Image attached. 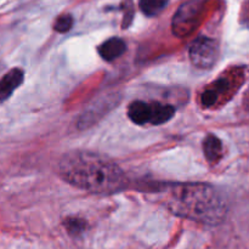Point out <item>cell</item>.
I'll use <instances>...</instances> for the list:
<instances>
[{"label":"cell","mask_w":249,"mask_h":249,"mask_svg":"<svg viewBox=\"0 0 249 249\" xmlns=\"http://www.w3.org/2000/svg\"><path fill=\"white\" fill-rule=\"evenodd\" d=\"M147 195L174 215L206 225L223 223L228 213L224 197L208 184H162L148 190Z\"/></svg>","instance_id":"1"},{"label":"cell","mask_w":249,"mask_h":249,"mask_svg":"<svg viewBox=\"0 0 249 249\" xmlns=\"http://www.w3.org/2000/svg\"><path fill=\"white\" fill-rule=\"evenodd\" d=\"M63 181L91 194H114L128 186L123 170L109 158L89 151L66 153L58 163Z\"/></svg>","instance_id":"2"},{"label":"cell","mask_w":249,"mask_h":249,"mask_svg":"<svg viewBox=\"0 0 249 249\" xmlns=\"http://www.w3.org/2000/svg\"><path fill=\"white\" fill-rule=\"evenodd\" d=\"M175 108L172 105L160 102L134 101L128 107V117L138 125H160L174 117Z\"/></svg>","instance_id":"3"},{"label":"cell","mask_w":249,"mask_h":249,"mask_svg":"<svg viewBox=\"0 0 249 249\" xmlns=\"http://www.w3.org/2000/svg\"><path fill=\"white\" fill-rule=\"evenodd\" d=\"M204 9L203 0H187L178 9L172 21L173 33L184 38L197 28Z\"/></svg>","instance_id":"4"},{"label":"cell","mask_w":249,"mask_h":249,"mask_svg":"<svg viewBox=\"0 0 249 249\" xmlns=\"http://www.w3.org/2000/svg\"><path fill=\"white\" fill-rule=\"evenodd\" d=\"M190 60L197 68L208 70L216 63L219 57V44L208 36H198L190 46Z\"/></svg>","instance_id":"5"},{"label":"cell","mask_w":249,"mask_h":249,"mask_svg":"<svg viewBox=\"0 0 249 249\" xmlns=\"http://www.w3.org/2000/svg\"><path fill=\"white\" fill-rule=\"evenodd\" d=\"M233 88V82L231 77H220L218 80L209 85L207 89L201 94V104L204 107H213L223 99L224 96L229 95L230 90Z\"/></svg>","instance_id":"6"},{"label":"cell","mask_w":249,"mask_h":249,"mask_svg":"<svg viewBox=\"0 0 249 249\" xmlns=\"http://www.w3.org/2000/svg\"><path fill=\"white\" fill-rule=\"evenodd\" d=\"M24 78L23 71L12 68L0 79V102H4L14 94L15 90L22 84Z\"/></svg>","instance_id":"7"},{"label":"cell","mask_w":249,"mask_h":249,"mask_svg":"<svg viewBox=\"0 0 249 249\" xmlns=\"http://www.w3.org/2000/svg\"><path fill=\"white\" fill-rule=\"evenodd\" d=\"M126 50L125 41L121 38H111L108 40L104 41L101 45L97 48V53L99 55L104 58L105 61H111L116 60L119 56L123 55Z\"/></svg>","instance_id":"8"},{"label":"cell","mask_w":249,"mask_h":249,"mask_svg":"<svg viewBox=\"0 0 249 249\" xmlns=\"http://www.w3.org/2000/svg\"><path fill=\"white\" fill-rule=\"evenodd\" d=\"M203 152L209 163H218L223 157V142L220 139L213 134L207 136L203 141Z\"/></svg>","instance_id":"9"},{"label":"cell","mask_w":249,"mask_h":249,"mask_svg":"<svg viewBox=\"0 0 249 249\" xmlns=\"http://www.w3.org/2000/svg\"><path fill=\"white\" fill-rule=\"evenodd\" d=\"M169 1L170 0H140V9L146 16H156Z\"/></svg>","instance_id":"10"},{"label":"cell","mask_w":249,"mask_h":249,"mask_svg":"<svg viewBox=\"0 0 249 249\" xmlns=\"http://www.w3.org/2000/svg\"><path fill=\"white\" fill-rule=\"evenodd\" d=\"M73 22H74V19H73L72 15L63 14L56 18L53 29L58 32V33H66V32H68L73 27Z\"/></svg>","instance_id":"11"},{"label":"cell","mask_w":249,"mask_h":249,"mask_svg":"<svg viewBox=\"0 0 249 249\" xmlns=\"http://www.w3.org/2000/svg\"><path fill=\"white\" fill-rule=\"evenodd\" d=\"M65 225L67 226L68 231L71 233H75V235L84 231L85 229V223L83 220H79V219H71V220H67Z\"/></svg>","instance_id":"12"},{"label":"cell","mask_w":249,"mask_h":249,"mask_svg":"<svg viewBox=\"0 0 249 249\" xmlns=\"http://www.w3.org/2000/svg\"><path fill=\"white\" fill-rule=\"evenodd\" d=\"M122 7L124 9V19H123V28L129 27V24L131 23V19L134 17V9L133 4H131L130 0H126L125 2L122 4Z\"/></svg>","instance_id":"13"}]
</instances>
